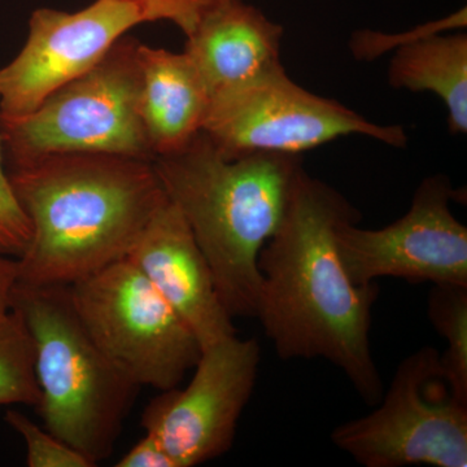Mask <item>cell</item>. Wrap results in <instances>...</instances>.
Wrapping results in <instances>:
<instances>
[{"label":"cell","mask_w":467,"mask_h":467,"mask_svg":"<svg viewBox=\"0 0 467 467\" xmlns=\"http://www.w3.org/2000/svg\"><path fill=\"white\" fill-rule=\"evenodd\" d=\"M7 171L32 227L17 284L69 285L125 259L169 201L150 160L51 153Z\"/></svg>","instance_id":"7a4b0ae2"},{"label":"cell","mask_w":467,"mask_h":467,"mask_svg":"<svg viewBox=\"0 0 467 467\" xmlns=\"http://www.w3.org/2000/svg\"><path fill=\"white\" fill-rule=\"evenodd\" d=\"M396 90L432 92L448 110L451 134L467 133V34H430L396 48L389 72Z\"/></svg>","instance_id":"9a60e30c"},{"label":"cell","mask_w":467,"mask_h":467,"mask_svg":"<svg viewBox=\"0 0 467 467\" xmlns=\"http://www.w3.org/2000/svg\"><path fill=\"white\" fill-rule=\"evenodd\" d=\"M153 165L207 259L229 315L256 317L260 252L284 221L303 169L300 156L226 159L201 131Z\"/></svg>","instance_id":"3957f363"},{"label":"cell","mask_w":467,"mask_h":467,"mask_svg":"<svg viewBox=\"0 0 467 467\" xmlns=\"http://www.w3.org/2000/svg\"><path fill=\"white\" fill-rule=\"evenodd\" d=\"M41 389L29 328L17 310L0 318V405L38 407Z\"/></svg>","instance_id":"e0dca14e"},{"label":"cell","mask_w":467,"mask_h":467,"mask_svg":"<svg viewBox=\"0 0 467 467\" xmlns=\"http://www.w3.org/2000/svg\"><path fill=\"white\" fill-rule=\"evenodd\" d=\"M427 312L447 342V350L441 355L442 377L454 395L467 402V285H434Z\"/></svg>","instance_id":"2e32d148"},{"label":"cell","mask_w":467,"mask_h":467,"mask_svg":"<svg viewBox=\"0 0 467 467\" xmlns=\"http://www.w3.org/2000/svg\"><path fill=\"white\" fill-rule=\"evenodd\" d=\"M126 259L186 322L202 349L236 335L208 261L173 202L159 209Z\"/></svg>","instance_id":"7c38bea8"},{"label":"cell","mask_w":467,"mask_h":467,"mask_svg":"<svg viewBox=\"0 0 467 467\" xmlns=\"http://www.w3.org/2000/svg\"><path fill=\"white\" fill-rule=\"evenodd\" d=\"M456 196L450 178H426L414 192L407 213L383 229L337 226V244L353 284H373L392 276L410 284L467 285V229L451 213Z\"/></svg>","instance_id":"9c48e42d"},{"label":"cell","mask_w":467,"mask_h":467,"mask_svg":"<svg viewBox=\"0 0 467 467\" xmlns=\"http://www.w3.org/2000/svg\"><path fill=\"white\" fill-rule=\"evenodd\" d=\"M462 26H466V8L460 9L456 14L442 18V20L418 27L414 32L401 34L400 36H392L391 39L382 33L368 32V30L356 33L350 42V48H352L353 55L359 60H371L389 48H398L399 46L416 41V39L430 36V34L450 32V30L461 29Z\"/></svg>","instance_id":"ffe728a7"},{"label":"cell","mask_w":467,"mask_h":467,"mask_svg":"<svg viewBox=\"0 0 467 467\" xmlns=\"http://www.w3.org/2000/svg\"><path fill=\"white\" fill-rule=\"evenodd\" d=\"M140 42L122 36L92 69L29 115L0 117L8 165L51 153H106L153 161L140 115Z\"/></svg>","instance_id":"5b68a950"},{"label":"cell","mask_w":467,"mask_h":467,"mask_svg":"<svg viewBox=\"0 0 467 467\" xmlns=\"http://www.w3.org/2000/svg\"><path fill=\"white\" fill-rule=\"evenodd\" d=\"M346 198L301 169L275 235L260 252L256 318L282 359H327L368 405L383 383L370 346L377 285L353 284L337 244L343 221L358 220Z\"/></svg>","instance_id":"6da1fadb"},{"label":"cell","mask_w":467,"mask_h":467,"mask_svg":"<svg viewBox=\"0 0 467 467\" xmlns=\"http://www.w3.org/2000/svg\"><path fill=\"white\" fill-rule=\"evenodd\" d=\"M186 38L183 54L212 99L281 63L284 27L254 5L227 0L204 15Z\"/></svg>","instance_id":"4fadbf2b"},{"label":"cell","mask_w":467,"mask_h":467,"mask_svg":"<svg viewBox=\"0 0 467 467\" xmlns=\"http://www.w3.org/2000/svg\"><path fill=\"white\" fill-rule=\"evenodd\" d=\"M202 133L226 159L254 153L300 156L349 135L407 149L401 125H379L292 81L282 63L238 88L214 95Z\"/></svg>","instance_id":"52a82bcc"},{"label":"cell","mask_w":467,"mask_h":467,"mask_svg":"<svg viewBox=\"0 0 467 467\" xmlns=\"http://www.w3.org/2000/svg\"><path fill=\"white\" fill-rule=\"evenodd\" d=\"M30 235L29 218L17 201L5 167V144L0 135V254L17 259L26 251Z\"/></svg>","instance_id":"d6986e66"},{"label":"cell","mask_w":467,"mask_h":467,"mask_svg":"<svg viewBox=\"0 0 467 467\" xmlns=\"http://www.w3.org/2000/svg\"><path fill=\"white\" fill-rule=\"evenodd\" d=\"M5 423L24 439L26 444V465L29 467H94L75 448L60 441L48 430L41 429L26 414L8 410Z\"/></svg>","instance_id":"ac0fdd59"},{"label":"cell","mask_w":467,"mask_h":467,"mask_svg":"<svg viewBox=\"0 0 467 467\" xmlns=\"http://www.w3.org/2000/svg\"><path fill=\"white\" fill-rule=\"evenodd\" d=\"M140 8L146 23L165 21L189 36L211 9L227 0H129Z\"/></svg>","instance_id":"44dd1931"},{"label":"cell","mask_w":467,"mask_h":467,"mask_svg":"<svg viewBox=\"0 0 467 467\" xmlns=\"http://www.w3.org/2000/svg\"><path fill=\"white\" fill-rule=\"evenodd\" d=\"M260 344L226 337L202 349L186 389L161 391L142 416L175 467L202 465L232 448L236 426L256 384Z\"/></svg>","instance_id":"30bf717a"},{"label":"cell","mask_w":467,"mask_h":467,"mask_svg":"<svg viewBox=\"0 0 467 467\" xmlns=\"http://www.w3.org/2000/svg\"><path fill=\"white\" fill-rule=\"evenodd\" d=\"M11 309L32 335L43 426L97 466L112 454L140 387L98 348L67 285L17 284Z\"/></svg>","instance_id":"277c9868"},{"label":"cell","mask_w":467,"mask_h":467,"mask_svg":"<svg viewBox=\"0 0 467 467\" xmlns=\"http://www.w3.org/2000/svg\"><path fill=\"white\" fill-rule=\"evenodd\" d=\"M67 291L98 348L138 387L175 389L201 358L189 326L126 257Z\"/></svg>","instance_id":"8992f818"},{"label":"cell","mask_w":467,"mask_h":467,"mask_svg":"<svg viewBox=\"0 0 467 467\" xmlns=\"http://www.w3.org/2000/svg\"><path fill=\"white\" fill-rule=\"evenodd\" d=\"M144 23L142 12L129 0H95L77 12L36 9L23 50L0 69V117L29 115Z\"/></svg>","instance_id":"8fae6325"},{"label":"cell","mask_w":467,"mask_h":467,"mask_svg":"<svg viewBox=\"0 0 467 467\" xmlns=\"http://www.w3.org/2000/svg\"><path fill=\"white\" fill-rule=\"evenodd\" d=\"M117 467H175L173 460L158 439L146 434L121 460Z\"/></svg>","instance_id":"7402d4cb"},{"label":"cell","mask_w":467,"mask_h":467,"mask_svg":"<svg viewBox=\"0 0 467 467\" xmlns=\"http://www.w3.org/2000/svg\"><path fill=\"white\" fill-rule=\"evenodd\" d=\"M140 115L155 159L183 150L202 131L209 98L183 52L140 43Z\"/></svg>","instance_id":"5bb4252c"},{"label":"cell","mask_w":467,"mask_h":467,"mask_svg":"<svg viewBox=\"0 0 467 467\" xmlns=\"http://www.w3.org/2000/svg\"><path fill=\"white\" fill-rule=\"evenodd\" d=\"M379 408L337 426L331 441L367 467H467V402L442 377L441 353L402 359Z\"/></svg>","instance_id":"ba28073f"},{"label":"cell","mask_w":467,"mask_h":467,"mask_svg":"<svg viewBox=\"0 0 467 467\" xmlns=\"http://www.w3.org/2000/svg\"><path fill=\"white\" fill-rule=\"evenodd\" d=\"M17 282V261L0 254V318L11 310L12 295Z\"/></svg>","instance_id":"603a6c76"}]
</instances>
